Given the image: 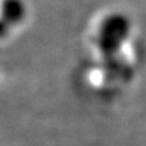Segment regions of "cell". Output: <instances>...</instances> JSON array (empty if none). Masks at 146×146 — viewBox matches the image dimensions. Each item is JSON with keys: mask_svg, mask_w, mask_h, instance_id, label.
I'll use <instances>...</instances> for the list:
<instances>
[{"mask_svg": "<svg viewBox=\"0 0 146 146\" xmlns=\"http://www.w3.org/2000/svg\"><path fill=\"white\" fill-rule=\"evenodd\" d=\"M131 33V21L122 12H114L102 21L96 36V46L103 57L118 56Z\"/></svg>", "mask_w": 146, "mask_h": 146, "instance_id": "cell-1", "label": "cell"}, {"mask_svg": "<svg viewBox=\"0 0 146 146\" xmlns=\"http://www.w3.org/2000/svg\"><path fill=\"white\" fill-rule=\"evenodd\" d=\"M103 70L110 78L122 83H129L134 77V68L119 54L103 57Z\"/></svg>", "mask_w": 146, "mask_h": 146, "instance_id": "cell-2", "label": "cell"}, {"mask_svg": "<svg viewBox=\"0 0 146 146\" xmlns=\"http://www.w3.org/2000/svg\"><path fill=\"white\" fill-rule=\"evenodd\" d=\"M0 18L12 29L19 26L27 18L25 0H0Z\"/></svg>", "mask_w": 146, "mask_h": 146, "instance_id": "cell-3", "label": "cell"}, {"mask_svg": "<svg viewBox=\"0 0 146 146\" xmlns=\"http://www.w3.org/2000/svg\"><path fill=\"white\" fill-rule=\"evenodd\" d=\"M10 30H11V27L0 18V39H3V38H5V36L8 35Z\"/></svg>", "mask_w": 146, "mask_h": 146, "instance_id": "cell-4", "label": "cell"}]
</instances>
